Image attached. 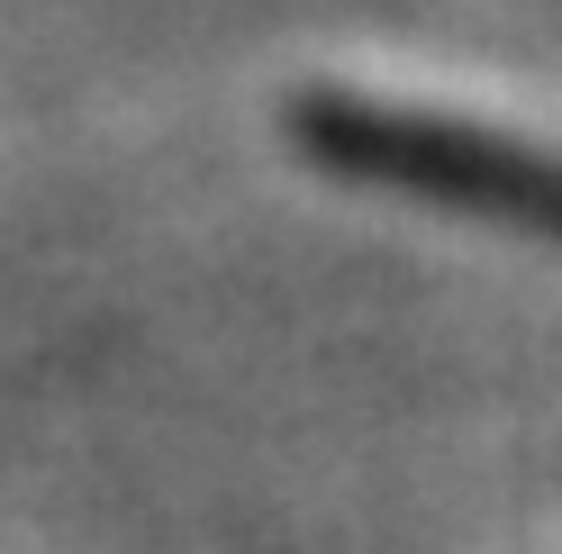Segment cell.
Listing matches in <instances>:
<instances>
[{
	"label": "cell",
	"instance_id": "6da1fadb",
	"mask_svg": "<svg viewBox=\"0 0 562 554\" xmlns=\"http://www.w3.org/2000/svg\"><path fill=\"white\" fill-rule=\"evenodd\" d=\"M327 136L345 155H381L391 173L445 182L463 200H508V210H544L562 219V119H517V110H481V100H408L391 82L372 91H336L327 100Z\"/></svg>",
	"mask_w": 562,
	"mask_h": 554
}]
</instances>
